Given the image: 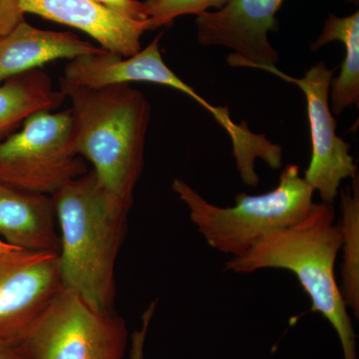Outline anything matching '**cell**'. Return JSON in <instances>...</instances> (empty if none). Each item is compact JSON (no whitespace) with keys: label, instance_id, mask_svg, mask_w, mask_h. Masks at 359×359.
I'll return each instance as SVG.
<instances>
[{"label":"cell","instance_id":"11","mask_svg":"<svg viewBox=\"0 0 359 359\" xmlns=\"http://www.w3.org/2000/svg\"><path fill=\"white\" fill-rule=\"evenodd\" d=\"M157 37L147 47L129 57L104 50L72 59L66 65L60 83L98 89L113 85L147 82L175 88L180 77L168 67Z\"/></svg>","mask_w":359,"mask_h":359},{"label":"cell","instance_id":"22","mask_svg":"<svg viewBox=\"0 0 359 359\" xmlns=\"http://www.w3.org/2000/svg\"><path fill=\"white\" fill-rule=\"evenodd\" d=\"M13 249H15V248H13L11 245H7L6 242H4V241L0 238V250H9Z\"/></svg>","mask_w":359,"mask_h":359},{"label":"cell","instance_id":"7","mask_svg":"<svg viewBox=\"0 0 359 359\" xmlns=\"http://www.w3.org/2000/svg\"><path fill=\"white\" fill-rule=\"evenodd\" d=\"M271 74L294 83L302 90L306 100L311 158L304 178L318 192L321 202L334 205L340 186L358 174V166L351 154V145L337 134V122L330 104V90L334 69L325 62L311 66L302 78L285 74L276 66L264 67Z\"/></svg>","mask_w":359,"mask_h":359},{"label":"cell","instance_id":"5","mask_svg":"<svg viewBox=\"0 0 359 359\" xmlns=\"http://www.w3.org/2000/svg\"><path fill=\"white\" fill-rule=\"evenodd\" d=\"M0 142V183L53 196L88 172L77 154L71 111H40Z\"/></svg>","mask_w":359,"mask_h":359},{"label":"cell","instance_id":"2","mask_svg":"<svg viewBox=\"0 0 359 359\" xmlns=\"http://www.w3.org/2000/svg\"><path fill=\"white\" fill-rule=\"evenodd\" d=\"M341 242L334 205L314 202L301 221L268 233L242 256L230 257L224 271L247 275L276 269L294 273L311 299V311L334 327L344 359H358V335L335 276Z\"/></svg>","mask_w":359,"mask_h":359},{"label":"cell","instance_id":"14","mask_svg":"<svg viewBox=\"0 0 359 359\" xmlns=\"http://www.w3.org/2000/svg\"><path fill=\"white\" fill-rule=\"evenodd\" d=\"M61 90L53 88L50 77L35 69L0 84V142L40 111H54L65 102Z\"/></svg>","mask_w":359,"mask_h":359},{"label":"cell","instance_id":"4","mask_svg":"<svg viewBox=\"0 0 359 359\" xmlns=\"http://www.w3.org/2000/svg\"><path fill=\"white\" fill-rule=\"evenodd\" d=\"M172 190L205 243L231 257L245 254L268 233L301 221L314 204L313 189L295 164L285 167L275 189L261 195L238 194L231 207L212 204L182 179L174 180Z\"/></svg>","mask_w":359,"mask_h":359},{"label":"cell","instance_id":"9","mask_svg":"<svg viewBox=\"0 0 359 359\" xmlns=\"http://www.w3.org/2000/svg\"><path fill=\"white\" fill-rule=\"evenodd\" d=\"M285 0H230L219 11L196 18L197 40L205 46L230 48L228 65L263 69L276 66L278 51L269 40L278 29L276 13ZM358 6L359 0H347Z\"/></svg>","mask_w":359,"mask_h":359},{"label":"cell","instance_id":"17","mask_svg":"<svg viewBox=\"0 0 359 359\" xmlns=\"http://www.w3.org/2000/svg\"><path fill=\"white\" fill-rule=\"evenodd\" d=\"M230 0H151L150 7L155 20L163 25H171L183 15H197L209 9L223 8Z\"/></svg>","mask_w":359,"mask_h":359},{"label":"cell","instance_id":"20","mask_svg":"<svg viewBox=\"0 0 359 359\" xmlns=\"http://www.w3.org/2000/svg\"><path fill=\"white\" fill-rule=\"evenodd\" d=\"M155 311L152 308H148L142 316L141 328L135 330L131 335V347H130L129 359H144L146 339L151 320Z\"/></svg>","mask_w":359,"mask_h":359},{"label":"cell","instance_id":"15","mask_svg":"<svg viewBox=\"0 0 359 359\" xmlns=\"http://www.w3.org/2000/svg\"><path fill=\"white\" fill-rule=\"evenodd\" d=\"M332 41L341 42L346 48L339 77L332 78L330 90V109L339 115L347 108L358 106L359 102L358 11L344 18L330 14L320 36L311 44V49L318 51Z\"/></svg>","mask_w":359,"mask_h":359},{"label":"cell","instance_id":"21","mask_svg":"<svg viewBox=\"0 0 359 359\" xmlns=\"http://www.w3.org/2000/svg\"><path fill=\"white\" fill-rule=\"evenodd\" d=\"M0 359H25L18 347L0 346Z\"/></svg>","mask_w":359,"mask_h":359},{"label":"cell","instance_id":"8","mask_svg":"<svg viewBox=\"0 0 359 359\" xmlns=\"http://www.w3.org/2000/svg\"><path fill=\"white\" fill-rule=\"evenodd\" d=\"M62 290L55 252L0 250V346H18Z\"/></svg>","mask_w":359,"mask_h":359},{"label":"cell","instance_id":"12","mask_svg":"<svg viewBox=\"0 0 359 359\" xmlns=\"http://www.w3.org/2000/svg\"><path fill=\"white\" fill-rule=\"evenodd\" d=\"M103 51L74 33L40 29L25 20L0 37V84L52 61Z\"/></svg>","mask_w":359,"mask_h":359},{"label":"cell","instance_id":"13","mask_svg":"<svg viewBox=\"0 0 359 359\" xmlns=\"http://www.w3.org/2000/svg\"><path fill=\"white\" fill-rule=\"evenodd\" d=\"M0 238L15 249L58 254L60 238L51 196L0 183Z\"/></svg>","mask_w":359,"mask_h":359},{"label":"cell","instance_id":"16","mask_svg":"<svg viewBox=\"0 0 359 359\" xmlns=\"http://www.w3.org/2000/svg\"><path fill=\"white\" fill-rule=\"evenodd\" d=\"M342 262L339 290L347 309L359 318V177L339 191Z\"/></svg>","mask_w":359,"mask_h":359},{"label":"cell","instance_id":"6","mask_svg":"<svg viewBox=\"0 0 359 359\" xmlns=\"http://www.w3.org/2000/svg\"><path fill=\"white\" fill-rule=\"evenodd\" d=\"M127 344L123 318L63 289L16 347L25 359H124Z\"/></svg>","mask_w":359,"mask_h":359},{"label":"cell","instance_id":"10","mask_svg":"<svg viewBox=\"0 0 359 359\" xmlns=\"http://www.w3.org/2000/svg\"><path fill=\"white\" fill-rule=\"evenodd\" d=\"M22 13L67 25L98 42L104 50L129 57L142 49L147 21L124 18L95 0H20Z\"/></svg>","mask_w":359,"mask_h":359},{"label":"cell","instance_id":"18","mask_svg":"<svg viewBox=\"0 0 359 359\" xmlns=\"http://www.w3.org/2000/svg\"><path fill=\"white\" fill-rule=\"evenodd\" d=\"M95 1L124 18L142 21V22L147 21L143 1H138V0H95Z\"/></svg>","mask_w":359,"mask_h":359},{"label":"cell","instance_id":"1","mask_svg":"<svg viewBox=\"0 0 359 359\" xmlns=\"http://www.w3.org/2000/svg\"><path fill=\"white\" fill-rule=\"evenodd\" d=\"M51 197L60 238L57 259L63 289L96 311L113 313L116 259L131 208L111 196L92 170Z\"/></svg>","mask_w":359,"mask_h":359},{"label":"cell","instance_id":"19","mask_svg":"<svg viewBox=\"0 0 359 359\" xmlns=\"http://www.w3.org/2000/svg\"><path fill=\"white\" fill-rule=\"evenodd\" d=\"M20 0H0V37L7 34L25 21Z\"/></svg>","mask_w":359,"mask_h":359},{"label":"cell","instance_id":"3","mask_svg":"<svg viewBox=\"0 0 359 359\" xmlns=\"http://www.w3.org/2000/svg\"><path fill=\"white\" fill-rule=\"evenodd\" d=\"M71 102L77 154L91 163L100 185L131 208L144 167L151 107L130 84L98 89L60 83Z\"/></svg>","mask_w":359,"mask_h":359}]
</instances>
